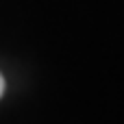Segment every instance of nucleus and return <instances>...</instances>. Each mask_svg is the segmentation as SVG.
Listing matches in <instances>:
<instances>
[{
  "instance_id": "nucleus-1",
  "label": "nucleus",
  "mask_w": 124,
  "mask_h": 124,
  "mask_svg": "<svg viewBox=\"0 0 124 124\" xmlns=\"http://www.w3.org/2000/svg\"><path fill=\"white\" fill-rule=\"evenodd\" d=\"M4 94V78H2V74H0V96Z\"/></svg>"
}]
</instances>
